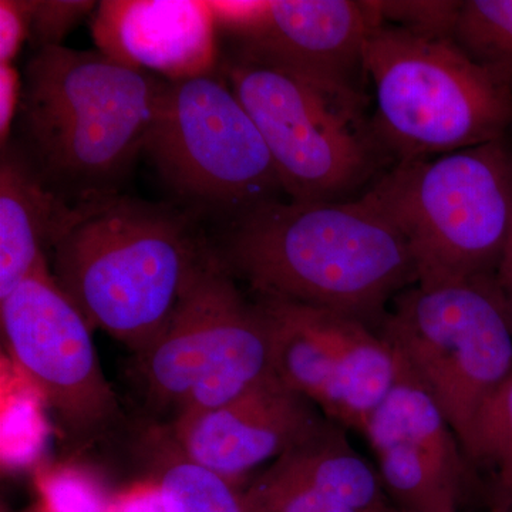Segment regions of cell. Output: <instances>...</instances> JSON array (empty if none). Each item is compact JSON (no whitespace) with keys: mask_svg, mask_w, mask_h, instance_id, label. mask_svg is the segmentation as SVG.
<instances>
[{"mask_svg":"<svg viewBox=\"0 0 512 512\" xmlns=\"http://www.w3.org/2000/svg\"><path fill=\"white\" fill-rule=\"evenodd\" d=\"M221 261L256 298L349 316L379 332L417 284L409 242L367 191L355 201H271L229 229Z\"/></svg>","mask_w":512,"mask_h":512,"instance_id":"6da1fadb","label":"cell"},{"mask_svg":"<svg viewBox=\"0 0 512 512\" xmlns=\"http://www.w3.org/2000/svg\"><path fill=\"white\" fill-rule=\"evenodd\" d=\"M204 245L171 208L93 192L70 204L49 266L90 328L137 355L170 318Z\"/></svg>","mask_w":512,"mask_h":512,"instance_id":"7a4b0ae2","label":"cell"},{"mask_svg":"<svg viewBox=\"0 0 512 512\" xmlns=\"http://www.w3.org/2000/svg\"><path fill=\"white\" fill-rule=\"evenodd\" d=\"M163 86L101 52L37 50L23 74L19 146L60 194L113 191L146 151Z\"/></svg>","mask_w":512,"mask_h":512,"instance_id":"3957f363","label":"cell"},{"mask_svg":"<svg viewBox=\"0 0 512 512\" xmlns=\"http://www.w3.org/2000/svg\"><path fill=\"white\" fill-rule=\"evenodd\" d=\"M375 87L373 133L399 163L430 160L505 138L512 90L451 37L380 23L363 47Z\"/></svg>","mask_w":512,"mask_h":512,"instance_id":"277c9868","label":"cell"},{"mask_svg":"<svg viewBox=\"0 0 512 512\" xmlns=\"http://www.w3.org/2000/svg\"><path fill=\"white\" fill-rule=\"evenodd\" d=\"M373 197L403 232L423 288L493 279L512 225L507 140L399 163Z\"/></svg>","mask_w":512,"mask_h":512,"instance_id":"5b68a950","label":"cell"},{"mask_svg":"<svg viewBox=\"0 0 512 512\" xmlns=\"http://www.w3.org/2000/svg\"><path fill=\"white\" fill-rule=\"evenodd\" d=\"M205 244L137 370L148 403L174 420L224 406L274 373L268 323Z\"/></svg>","mask_w":512,"mask_h":512,"instance_id":"8992f818","label":"cell"},{"mask_svg":"<svg viewBox=\"0 0 512 512\" xmlns=\"http://www.w3.org/2000/svg\"><path fill=\"white\" fill-rule=\"evenodd\" d=\"M224 77L264 138L291 201H338L375 171L379 141L355 86L235 50Z\"/></svg>","mask_w":512,"mask_h":512,"instance_id":"52a82bcc","label":"cell"},{"mask_svg":"<svg viewBox=\"0 0 512 512\" xmlns=\"http://www.w3.org/2000/svg\"><path fill=\"white\" fill-rule=\"evenodd\" d=\"M379 333L467 453L481 406L512 372L511 322L494 278L407 288Z\"/></svg>","mask_w":512,"mask_h":512,"instance_id":"ba28073f","label":"cell"},{"mask_svg":"<svg viewBox=\"0 0 512 512\" xmlns=\"http://www.w3.org/2000/svg\"><path fill=\"white\" fill-rule=\"evenodd\" d=\"M144 153L175 192L234 221L284 192L251 114L215 73L164 82Z\"/></svg>","mask_w":512,"mask_h":512,"instance_id":"9c48e42d","label":"cell"},{"mask_svg":"<svg viewBox=\"0 0 512 512\" xmlns=\"http://www.w3.org/2000/svg\"><path fill=\"white\" fill-rule=\"evenodd\" d=\"M0 320L10 355L74 451L126 429V414L101 369L92 328L57 285L50 266L0 301Z\"/></svg>","mask_w":512,"mask_h":512,"instance_id":"30bf717a","label":"cell"},{"mask_svg":"<svg viewBox=\"0 0 512 512\" xmlns=\"http://www.w3.org/2000/svg\"><path fill=\"white\" fill-rule=\"evenodd\" d=\"M271 338L279 380L328 419L365 433L397 380V360L379 332L340 313L281 299L256 298Z\"/></svg>","mask_w":512,"mask_h":512,"instance_id":"8fae6325","label":"cell"},{"mask_svg":"<svg viewBox=\"0 0 512 512\" xmlns=\"http://www.w3.org/2000/svg\"><path fill=\"white\" fill-rule=\"evenodd\" d=\"M218 30L238 52L319 82L353 84L369 33L380 25L375 2L269 0L210 2Z\"/></svg>","mask_w":512,"mask_h":512,"instance_id":"7c38bea8","label":"cell"},{"mask_svg":"<svg viewBox=\"0 0 512 512\" xmlns=\"http://www.w3.org/2000/svg\"><path fill=\"white\" fill-rule=\"evenodd\" d=\"M397 367L396 383L363 433L384 491L402 511L457 512L470 460L437 403Z\"/></svg>","mask_w":512,"mask_h":512,"instance_id":"4fadbf2b","label":"cell"},{"mask_svg":"<svg viewBox=\"0 0 512 512\" xmlns=\"http://www.w3.org/2000/svg\"><path fill=\"white\" fill-rule=\"evenodd\" d=\"M323 417L311 400L272 373L224 406L167 427L187 456L234 484L281 456Z\"/></svg>","mask_w":512,"mask_h":512,"instance_id":"5bb4252c","label":"cell"},{"mask_svg":"<svg viewBox=\"0 0 512 512\" xmlns=\"http://www.w3.org/2000/svg\"><path fill=\"white\" fill-rule=\"evenodd\" d=\"M245 512H387L379 473L323 417L242 493Z\"/></svg>","mask_w":512,"mask_h":512,"instance_id":"9a60e30c","label":"cell"},{"mask_svg":"<svg viewBox=\"0 0 512 512\" xmlns=\"http://www.w3.org/2000/svg\"><path fill=\"white\" fill-rule=\"evenodd\" d=\"M217 32L210 2L198 0H106L92 19L99 52L165 82L214 74Z\"/></svg>","mask_w":512,"mask_h":512,"instance_id":"2e32d148","label":"cell"},{"mask_svg":"<svg viewBox=\"0 0 512 512\" xmlns=\"http://www.w3.org/2000/svg\"><path fill=\"white\" fill-rule=\"evenodd\" d=\"M72 201L36 170L19 144L0 160V301L49 266V251Z\"/></svg>","mask_w":512,"mask_h":512,"instance_id":"e0dca14e","label":"cell"},{"mask_svg":"<svg viewBox=\"0 0 512 512\" xmlns=\"http://www.w3.org/2000/svg\"><path fill=\"white\" fill-rule=\"evenodd\" d=\"M144 439L165 512H245L234 484L187 456L167 426Z\"/></svg>","mask_w":512,"mask_h":512,"instance_id":"ac0fdd59","label":"cell"},{"mask_svg":"<svg viewBox=\"0 0 512 512\" xmlns=\"http://www.w3.org/2000/svg\"><path fill=\"white\" fill-rule=\"evenodd\" d=\"M453 40L512 90V0L460 2Z\"/></svg>","mask_w":512,"mask_h":512,"instance_id":"d6986e66","label":"cell"},{"mask_svg":"<svg viewBox=\"0 0 512 512\" xmlns=\"http://www.w3.org/2000/svg\"><path fill=\"white\" fill-rule=\"evenodd\" d=\"M466 454L471 463H483L494 473L493 512H511L512 372L481 406Z\"/></svg>","mask_w":512,"mask_h":512,"instance_id":"ffe728a7","label":"cell"},{"mask_svg":"<svg viewBox=\"0 0 512 512\" xmlns=\"http://www.w3.org/2000/svg\"><path fill=\"white\" fill-rule=\"evenodd\" d=\"M380 23L430 37L453 39L460 2H375Z\"/></svg>","mask_w":512,"mask_h":512,"instance_id":"44dd1931","label":"cell"},{"mask_svg":"<svg viewBox=\"0 0 512 512\" xmlns=\"http://www.w3.org/2000/svg\"><path fill=\"white\" fill-rule=\"evenodd\" d=\"M96 8V2H32L29 40L35 46L36 52L46 47L63 46L64 37L72 32L84 16Z\"/></svg>","mask_w":512,"mask_h":512,"instance_id":"7402d4cb","label":"cell"},{"mask_svg":"<svg viewBox=\"0 0 512 512\" xmlns=\"http://www.w3.org/2000/svg\"><path fill=\"white\" fill-rule=\"evenodd\" d=\"M32 2H0V63H13L23 43L30 39Z\"/></svg>","mask_w":512,"mask_h":512,"instance_id":"603a6c76","label":"cell"},{"mask_svg":"<svg viewBox=\"0 0 512 512\" xmlns=\"http://www.w3.org/2000/svg\"><path fill=\"white\" fill-rule=\"evenodd\" d=\"M23 77L13 63H0V141L8 146L22 103Z\"/></svg>","mask_w":512,"mask_h":512,"instance_id":"cb8c5ba5","label":"cell"},{"mask_svg":"<svg viewBox=\"0 0 512 512\" xmlns=\"http://www.w3.org/2000/svg\"><path fill=\"white\" fill-rule=\"evenodd\" d=\"M104 512H165L157 484L120 495Z\"/></svg>","mask_w":512,"mask_h":512,"instance_id":"d4e9b609","label":"cell"},{"mask_svg":"<svg viewBox=\"0 0 512 512\" xmlns=\"http://www.w3.org/2000/svg\"><path fill=\"white\" fill-rule=\"evenodd\" d=\"M494 282L501 299H503L505 311H507L508 318H510L512 328V225L503 255H501L497 271H495Z\"/></svg>","mask_w":512,"mask_h":512,"instance_id":"484cf974","label":"cell"},{"mask_svg":"<svg viewBox=\"0 0 512 512\" xmlns=\"http://www.w3.org/2000/svg\"><path fill=\"white\" fill-rule=\"evenodd\" d=\"M22 512H57L55 510H52V508L47 507L46 504L40 503L39 505H36V507L29 508V510L22 511Z\"/></svg>","mask_w":512,"mask_h":512,"instance_id":"4316f807","label":"cell"},{"mask_svg":"<svg viewBox=\"0 0 512 512\" xmlns=\"http://www.w3.org/2000/svg\"><path fill=\"white\" fill-rule=\"evenodd\" d=\"M387 512H407V511H402V510H399V508H393V507H392V508H390V510H389V511H387Z\"/></svg>","mask_w":512,"mask_h":512,"instance_id":"83f0119b","label":"cell"},{"mask_svg":"<svg viewBox=\"0 0 512 512\" xmlns=\"http://www.w3.org/2000/svg\"><path fill=\"white\" fill-rule=\"evenodd\" d=\"M511 512H512V510H511Z\"/></svg>","mask_w":512,"mask_h":512,"instance_id":"f1b7e54d","label":"cell"}]
</instances>
